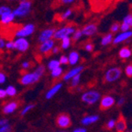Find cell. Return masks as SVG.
<instances>
[{
  "mask_svg": "<svg viewBox=\"0 0 132 132\" xmlns=\"http://www.w3.org/2000/svg\"><path fill=\"white\" fill-rule=\"evenodd\" d=\"M52 1H58V0H52Z\"/></svg>",
  "mask_w": 132,
  "mask_h": 132,
  "instance_id": "cell-53",
  "label": "cell"
},
{
  "mask_svg": "<svg viewBox=\"0 0 132 132\" xmlns=\"http://www.w3.org/2000/svg\"><path fill=\"white\" fill-rule=\"evenodd\" d=\"M6 41L5 40V39H3V38H2V37H0V51L5 48V47H6Z\"/></svg>",
  "mask_w": 132,
  "mask_h": 132,
  "instance_id": "cell-46",
  "label": "cell"
},
{
  "mask_svg": "<svg viewBox=\"0 0 132 132\" xmlns=\"http://www.w3.org/2000/svg\"><path fill=\"white\" fill-rule=\"evenodd\" d=\"M123 23L128 25L130 27H132V14H127L123 19Z\"/></svg>",
  "mask_w": 132,
  "mask_h": 132,
  "instance_id": "cell-32",
  "label": "cell"
},
{
  "mask_svg": "<svg viewBox=\"0 0 132 132\" xmlns=\"http://www.w3.org/2000/svg\"><path fill=\"white\" fill-rule=\"evenodd\" d=\"M5 89H6V92L7 97H16L17 94H18L17 88L14 86H13V85L8 86Z\"/></svg>",
  "mask_w": 132,
  "mask_h": 132,
  "instance_id": "cell-24",
  "label": "cell"
},
{
  "mask_svg": "<svg viewBox=\"0 0 132 132\" xmlns=\"http://www.w3.org/2000/svg\"><path fill=\"white\" fill-rule=\"evenodd\" d=\"M82 36H85V37H93V35H95L97 32V26L95 24H88V25L85 26L82 29H81Z\"/></svg>",
  "mask_w": 132,
  "mask_h": 132,
  "instance_id": "cell-15",
  "label": "cell"
},
{
  "mask_svg": "<svg viewBox=\"0 0 132 132\" xmlns=\"http://www.w3.org/2000/svg\"><path fill=\"white\" fill-rule=\"evenodd\" d=\"M32 8V3L29 0H23L21 1L18 6L13 10V13L15 18H24L29 15L31 12Z\"/></svg>",
  "mask_w": 132,
  "mask_h": 132,
  "instance_id": "cell-3",
  "label": "cell"
},
{
  "mask_svg": "<svg viewBox=\"0 0 132 132\" xmlns=\"http://www.w3.org/2000/svg\"><path fill=\"white\" fill-rule=\"evenodd\" d=\"M12 10L10 7L7 6H0V17H1L3 14L6 13L8 11Z\"/></svg>",
  "mask_w": 132,
  "mask_h": 132,
  "instance_id": "cell-39",
  "label": "cell"
},
{
  "mask_svg": "<svg viewBox=\"0 0 132 132\" xmlns=\"http://www.w3.org/2000/svg\"><path fill=\"white\" fill-rule=\"evenodd\" d=\"M72 132H87V129L86 127H78L74 129Z\"/></svg>",
  "mask_w": 132,
  "mask_h": 132,
  "instance_id": "cell-47",
  "label": "cell"
},
{
  "mask_svg": "<svg viewBox=\"0 0 132 132\" xmlns=\"http://www.w3.org/2000/svg\"><path fill=\"white\" fill-rule=\"evenodd\" d=\"M36 30L35 25L32 23H28L26 24L25 26L19 28L16 32H15V37L17 38H27L29 36L32 35Z\"/></svg>",
  "mask_w": 132,
  "mask_h": 132,
  "instance_id": "cell-6",
  "label": "cell"
},
{
  "mask_svg": "<svg viewBox=\"0 0 132 132\" xmlns=\"http://www.w3.org/2000/svg\"><path fill=\"white\" fill-rule=\"evenodd\" d=\"M59 51H60V47H59V46H55L53 48H52V53L53 54V55H57L59 52Z\"/></svg>",
  "mask_w": 132,
  "mask_h": 132,
  "instance_id": "cell-48",
  "label": "cell"
},
{
  "mask_svg": "<svg viewBox=\"0 0 132 132\" xmlns=\"http://www.w3.org/2000/svg\"><path fill=\"white\" fill-rule=\"evenodd\" d=\"M45 73V67L42 64L37 66L33 71L28 72L22 75V76L19 79V82L21 85L24 86H29L33 84L37 83L40 80L42 76Z\"/></svg>",
  "mask_w": 132,
  "mask_h": 132,
  "instance_id": "cell-1",
  "label": "cell"
},
{
  "mask_svg": "<svg viewBox=\"0 0 132 132\" xmlns=\"http://www.w3.org/2000/svg\"><path fill=\"white\" fill-rule=\"evenodd\" d=\"M7 79L6 75L4 73V72L0 70V85H3V84L6 83Z\"/></svg>",
  "mask_w": 132,
  "mask_h": 132,
  "instance_id": "cell-37",
  "label": "cell"
},
{
  "mask_svg": "<svg viewBox=\"0 0 132 132\" xmlns=\"http://www.w3.org/2000/svg\"><path fill=\"white\" fill-rule=\"evenodd\" d=\"M125 101H126L125 98H124L123 97H119V98L116 101V105H117L118 107H121V106H123V105L124 104Z\"/></svg>",
  "mask_w": 132,
  "mask_h": 132,
  "instance_id": "cell-42",
  "label": "cell"
},
{
  "mask_svg": "<svg viewBox=\"0 0 132 132\" xmlns=\"http://www.w3.org/2000/svg\"><path fill=\"white\" fill-rule=\"evenodd\" d=\"M132 55L131 50L127 47H123L119 52V57L122 59H127Z\"/></svg>",
  "mask_w": 132,
  "mask_h": 132,
  "instance_id": "cell-21",
  "label": "cell"
},
{
  "mask_svg": "<svg viewBox=\"0 0 132 132\" xmlns=\"http://www.w3.org/2000/svg\"><path fill=\"white\" fill-rule=\"evenodd\" d=\"M122 76V69L119 67H113L108 69L104 74V79L107 83H113Z\"/></svg>",
  "mask_w": 132,
  "mask_h": 132,
  "instance_id": "cell-4",
  "label": "cell"
},
{
  "mask_svg": "<svg viewBox=\"0 0 132 132\" xmlns=\"http://www.w3.org/2000/svg\"><path fill=\"white\" fill-rule=\"evenodd\" d=\"M85 69V67L83 65H79V66H76L73 68H71L70 70H69L67 73H65L63 76V81H70L72 78H73L75 76L80 75L81 72Z\"/></svg>",
  "mask_w": 132,
  "mask_h": 132,
  "instance_id": "cell-10",
  "label": "cell"
},
{
  "mask_svg": "<svg viewBox=\"0 0 132 132\" xmlns=\"http://www.w3.org/2000/svg\"><path fill=\"white\" fill-rule=\"evenodd\" d=\"M116 99L111 95H105L101 97L100 100V109L102 111H105L110 109L116 104Z\"/></svg>",
  "mask_w": 132,
  "mask_h": 132,
  "instance_id": "cell-8",
  "label": "cell"
},
{
  "mask_svg": "<svg viewBox=\"0 0 132 132\" xmlns=\"http://www.w3.org/2000/svg\"><path fill=\"white\" fill-rule=\"evenodd\" d=\"M69 64L70 66H76L80 60V55L76 51H71L68 55Z\"/></svg>",
  "mask_w": 132,
  "mask_h": 132,
  "instance_id": "cell-20",
  "label": "cell"
},
{
  "mask_svg": "<svg viewBox=\"0 0 132 132\" xmlns=\"http://www.w3.org/2000/svg\"><path fill=\"white\" fill-rule=\"evenodd\" d=\"M10 122H9V119H6V118H2L0 119V127H3V126H5L6 124H9Z\"/></svg>",
  "mask_w": 132,
  "mask_h": 132,
  "instance_id": "cell-45",
  "label": "cell"
},
{
  "mask_svg": "<svg viewBox=\"0 0 132 132\" xmlns=\"http://www.w3.org/2000/svg\"><path fill=\"white\" fill-rule=\"evenodd\" d=\"M84 49L88 52H92L94 49V45L92 43H87L85 46H84Z\"/></svg>",
  "mask_w": 132,
  "mask_h": 132,
  "instance_id": "cell-40",
  "label": "cell"
},
{
  "mask_svg": "<svg viewBox=\"0 0 132 132\" xmlns=\"http://www.w3.org/2000/svg\"><path fill=\"white\" fill-rule=\"evenodd\" d=\"M55 46V42L53 39H52L40 44V46L38 47V51L40 54L47 55L52 52V48Z\"/></svg>",
  "mask_w": 132,
  "mask_h": 132,
  "instance_id": "cell-13",
  "label": "cell"
},
{
  "mask_svg": "<svg viewBox=\"0 0 132 132\" xmlns=\"http://www.w3.org/2000/svg\"><path fill=\"white\" fill-rule=\"evenodd\" d=\"M100 120V116L98 115L86 116L81 119V124L83 126H89L93 123H97Z\"/></svg>",
  "mask_w": 132,
  "mask_h": 132,
  "instance_id": "cell-17",
  "label": "cell"
},
{
  "mask_svg": "<svg viewBox=\"0 0 132 132\" xmlns=\"http://www.w3.org/2000/svg\"><path fill=\"white\" fill-rule=\"evenodd\" d=\"M82 37V33H81V29H76L75 32L73 33V35L71 36V40H73L75 42L79 40Z\"/></svg>",
  "mask_w": 132,
  "mask_h": 132,
  "instance_id": "cell-29",
  "label": "cell"
},
{
  "mask_svg": "<svg viewBox=\"0 0 132 132\" xmlns=\"http://www.w3.org/2000/svg\"><path fill=\"white\" fill-rule=\"evenodd\" d=\"M63 68L62 67H59L52 70L50 73V75L52 78L56 79V78H60L63 75Z\"/></svg>",
  "mask_w": 132,
  "mask_h": 132,
  "instance_id": "cell-23",
  "label": "cell"
},
{
  "mask_svg": "<svg viewBox=\"0 0 132 132\" xmlns=\"http://www.w3.org/2000/svg\"><path fill=\"white\" fill-rule=\"evenodd\" d=\"M6 97H7V95H6V89H3V88H0V100L5 99Z\"/></svg>",
  "mask_w": 132,
  "mask_h": 132,
  "instance_id": "cell-44",
  "label": "cell"
},
{
  "mask_svg": "<svg viewBox=\"0 0 132 132\" xmlns=\"http://www.w3.org/2000/svg\"><path fill=\"white\" fill-rule=\"evenodd\" d=\"M18 107H19V102L18 101H11L6 103L3 105L2 109V112L4 115H6V116L11 115L17 111Z\"/></svg>",
  "mask_w": 132,
  "mask_h": 132,
  "instance_id": "cell-12",
  "label": "cell"
},
{
  "mask_svg": "<svg viewBox=\"0 0 132 132\" xmlns=\"http://www.w3.org/2000/svg\"><path fill=\"white\" fill-rule=\"evenodd\" d=\"M130 27L128 25H127V24H125V23H122L121 24V26H120V30L122 32H127V31L130 30Z\"/></svg>",
  "mask_w": 132,
  "mask_h": 132,
  "instance_id": "cell-43",
  "label": "cell"
},
{
  "mask_svg": "<svg viewBox=\"0 0 132 132\" xmlns=\"http://www.w3.org/2000/svg\"><path fill=\"white\" fill-rule=\"evenodd\" d=\"M132 37V31H127V32H122L120 33H119L115 38H113L112 43L114 44H119L122 42H124L130 39Z\"/></svg>",
  "mask_w": 132,
  "mask_h": 132,
  "instance_id": "cell-16",
  "label": "cell"
},
{
  "mask_svg": "<svg viewBox=\"0 0 132 132\" xmlns=\"http://www.w3.org/2000/svg\"><path fill=\"white\" fill-rule=\"evenodd\" d=\"M124 72H125V74H126V75H127V77H129V78L132 77V65H131V64L127 65V66L125 67Z\"/></svg>",
  "mask_w": 132,
  "mask_h": 132,
  "instance_id": "cell-36",
  "label": "cell"
},
{
  "mask_svg": "<svg viewBox=\"0 0 132 132\" xmlns=\"http://www.w3.org/2000/svg\"><path fill=\"white\" fill-rule=\"evenodd\" d=\"M32 64L31 63V62H30V61H27V60L23 61V62L21 63V68H22L23 70H27L30 69V68L32 67Z\"/></svg>",
  "mask_w": 132,
  "mask_h": 132,
  "instance_id": "cell-34",
  "label": "cell"
},
{
  "mask_svg": "<svg viewBox=\"0 0 132 132\" xmlns=\"http://www.w3.org/2000/svg\"><path fill=\"white\" fill-rule=\"evenodd\" d=\"M14 50L21 53L26 52L30 47L29 41L28 40L27 38H22V37L16 38V40H14Z\"/></svg>",
  "mask_w": 132,
  "mask_h": 132,
  "instance_id": "cell-7",
  "label": "cell"
},
{
  "mask_svg": "<svg viewBox=\"0 0 132 132\" xmlns=\"http://www.w3.org/2000/svg\"><path fill=\"white\" fill-rule=\"evenodd\" d=\"M72 15V10L70 9H67L63 13L60 15V19L64 21V20H67V18H69L70 16Z\"/></svg>",
  "mask_w": 132,
  "mask_h": 132,
  "instance_id": "cell-31",
  "label": "cell"
},
{
  "mask_svg": "<svg viewBox=\"0 0 132 132\" xmlns=\"http://www.w3.org/2000/svg\"><path fill=\"white\" fill-rule=\"evenodd\" d=\"M62 88H63V83L62 82L55 83L54 86H52L47 91V93L45 94V98L47 100H51L59 91L61 90Z\"/></svg>",
  "mask_w": 132,
  "mask_h": 132,
  "instance_id": "cell-14",
  "label": "cell"
},
{
  "mask_svg": "<svg viewBox=\"0 0 132 132\" xmlns=\"http://www.w3.org/2000/svg\"><path fill=\"white\" fill-rule=\"evenodd\" d=\"M76 28L74 26H65L55 30L54 34V39L61 40L65 37H70L75 32Z\"/></svg>",
  "mask_w": 132,
  "mask_h": 132,
  "instance_id": "cell-5",
  "label": "cell"
},
{
  "mask_svg": "<svg viewBox=\"0 0 132 132\" xmlns=\"http://www.w3.org/2000/svg\"><path fill=\"white\" fill-rule=\"evenodd\" d=\"M12 126L9 123L0 127V132H12Z\"/></svg>",
  "mask_w": 132,
  "mask_h": 132,
  "instance_id": "cell-35",
  "label": "cell"
},
{
  "mask_svg": "<svg viewBox=\"0 0 132 132\" xmlns=\"http://www.w3.org/2000/svg\"><path fill=\"white\" fill-rule=\"evenodd\" d=\"M55 28H47L43 29L38 37V42L40 44H42L45 41H47L49 40H52L54 37V34L55 32Z\"/></svg>",
  "mask_w": 132,
  "mask_h": 132,
  "instance_id": "cell-11",
  "label": "cell"
},
{
  "mask_svg": "<svg viewBox=\"0 0 132 132\" xmlns=\"http://www.w3.org/2000/svg\"><path fill=\"white\" fill-rule=\"evenodd\" d=\"M101 99V94L99 91L90 89L84 92L81 96V101L87 105H93Z\"/></svg>",
  "mask_w": 132,
  "mask_h": 132,
  "instance_id": "cell-2",
  "label": "cell"
},
{
  "mask_svg": "<svg viewBox=\"0 0 132 132\" xmlns=\"http://www.w3.org/2000/svg\"><path fill=\"white\" fill-rule=\"evenodd\" d=\"M115 129L117 132H125L127 130V122L123 116H119V119L116 120Z\"/></svg>",
  "mask_w": 132,
  "mask_h": 132,
  "instance_id": "cell-19",
  "label": "cell"
},
{
  "mask_svg": "<svg viewBox=\"0 0 132 132\" xmlns=\"http://www.w3.org/2000/svg\"><path fill=\"white\" fill-rule=\"evenodd\" d=\"M59 61L60 63V65H67L69 64V60H68V56L65 55H62L59 59Z\"/></svg>",
  "mask_w": 132,
  "mask_h": 132,
  "instance_id": "cell-33",
  "label": "cell"
},
{
  "mask_svg": "<svg viewBox=\"0 0 132 132\" xmlns=\"http://www.w3.org/2000/svg\"><path fill=\"white\" fill-rule=\"evenodd\" d=\"M113 41V35L112 33H107L102 37L101 40V44L102 46H108Z\"/></svg>",
  "mask_w": 132,
  "mask_h": 132,
  "instance_id": "cell-22",
  "label": "cell"
},
{
  "mask_svg": "<svg viewBox=\"0 0 132 132\" xmlns=\"http://www.w3.org/2000/svg\"><path fill=\"white\" fill-rule=\"evenodd\" d=\"M5 48H6L8 50H14V40H8V41H6Z\"/></svg>",
  "mask_w": 132,
  "mask_h": 132,
  "instance_id": "cell-38",
  "label": "cell"
},
{
  "mask_svg": "<svg viewBox=\"0 0 132 132\" xmlns=\"http://www.w3.org/2000/svg\"><path fill=\"white\" fill-rule=\"evenodd\" d=\"M75 1V0H60V2L63 3V4H71L73 3Z\"/></svg>",
  "mask_w": 132,
  "mask_h": 132,
  "instance_id": "cell-49",
  "label": "cell"
},
{
  "mask_svg": "<svg viewBox=\"0 0 132 132\" xmlns=\"http://www.w3.org/2000/svg\"><path fill=\"white\" fill-rule=\"evenodd\" d=\"M119 29H120V26H119V24L118 23H113L110 28V30L112 32H116Z\"/></svg>",
  "mask_w": 132,
  "mask_h": 132,
  "instance_id": "cell-41",
  "label": "cell"
},
{
  "mask_svg": "<svg viewBox=\"0 0 132 132\" xmlns=\"http://www.w3.org/2000/svg\"><path fill=\"white\" fill-rule=\"evenodd\" d=\"M61 67L60 63H59V59H51V60L47 64V67L50 71H52V70H54L57 67Z\"/></svg>",
  "mask_w": 132,
  "mask_h": 132,
  "instance_id": "cell-25",
  "label": "cell"
},
{
  "mask_svg": "<svg viewBox=\"0 0 132 132\" xmlns=\"http://www.w3.org/2000/svg\"><path fill=\"white\" fill-rule=\"evenodd\" d=\"M57 132H68V131H65V130H62V131H57Z\"/></svg>",
  "mask_w": 132,
  "mask_h": 132,
  "instance_id": "cell-51",
  "label": "cell"
},
{
  "mask_svg": "<svg viewBox=\"0 0 132 132\" xmlns=\"http://www.w3.org/2000/svg\"><path fill=\"white\" fill-rule=\"evenodd\" d=\"M71 38L70 37H65L63 40H61L60 44V48L62 50H67L71 45Z\"/></svg>",
  "mask_w": 132,
  "mask_h": 132,
  "instance_id": "cell-26",
  "label": "cell"
},
{
  "mask_svg": "<svg viewBox=\"0 0 132 132\" xmlns=\"http://www.w3.org/2000/svg\"><path fill=\"white\" fill-rule=\"evenodd\" d=\"M56 125L61 129H67L71 125L70 116L67 113H60L55 119Z\"/></svg>",
  "mask_w": 132,
  "mask_h": 132,
  "instance_id": "cell-9",
  "label": "cell"
},
{
  "mask_svg": "<svg viewBox=\"0 0 132 132\" xmlns=\"http://www.w3.org/2000/svg\"><path fill=\"white\" fill-rule=\"evenodd\" d=\"M6 1H23V0H6Z\"/></svg>",
  "mask_w": 132,
  "mask_h": 132,
  "instance_id": "cell-50",
  "label": "cell"
},
{
  "mask_svg": "<svg viewBox=\"0 0 132 132\" xmlns=\"http://www.w3.org/2000/svg\"><path fill=\"white\" fill-rule=\"evenodd\" d=\"M81 74L78 75L70 80V87L71 88H77L78 86V85L80 84V81H81Z\"/></svg>",
  "mask_w": 132,
  "mask_h": 132,
  "instance_id": "cell-28",
  "label": "cell"
},
{
  "mask_svg": "<svg viewBox=\"0 0 132 132\" xmlns=\"http://www.w3.org/2000/svg\"><path fill=\"white\" fill-rule=\"evenodd\" d=\"M116 120L115 119H110L109 121H108L105 124V127L107 130H113L116 127Z\"/></svg>",
  "mask_w": 132,
  "mask_h": 132,
  "instance_id": "cell-30",
  "label": "cell"
},
{
  "mask_svg": "<svg viewBox=\"0 0 132 132\" xmlns=\"http://www.w3.org/2000/svg\"><path fill=\"white\" fill-rule=\"evenodd\" d=\"M35 104H27L26 105L25 107L23 108V109H21V112H20V115L21 116H25L28 112H29L31 110H32L34 108H35Z\"/></svg>",
  "mask_w": 132,
  "mask_h": 132,
  "instance_id": "cell-27",
  "label": "cell"
},
{
  "mask_svg": "<svg viewBox=\"0 0 132 132\" xmlns=\"http://www.w3.org/2000/svg\"><path fill=\"white\" fill-rule=\"evenodd\" d=\"M15 19V16L13 13V10L8 11L6 13L3 14L0 17V22L3 25H9Z\"/></svg>",
  "mask_w": 132,
  "mask_h": 132,
  "instance_id": "cell-18",
  "label": "cell"
},
{
  "mask_svg": "<svg viewBox=\"0 0 132 132\" xmlns=\"http://www.w3.org/2000/svg\"><path fill=\"white\" fill-rule=\"evenodd\" d=\"M129 132H132V129H130V131H129Z\"/></svg>",
  "mask_w": 132,
  "mask_h": 132,
  "instance_id": "cell-52",
  "label": "cell"
}]
</instances>
